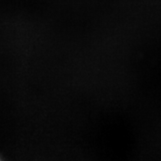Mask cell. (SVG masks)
<instances>
[{
  "instance_id": "obj_1",
  "label": "cell",
  "mask_w": 161,
  "mask_h": 161,
  "mask_svg": "<svg viewBox=\"0 0 161 161\" xmlns=\"http://www.w3.org/2000/svg\"><path fill=\"white\" fill-rule=\"evenodd\" d=\"M0 161H1V160H0Z\"/></svg>"
}]
</instances>
